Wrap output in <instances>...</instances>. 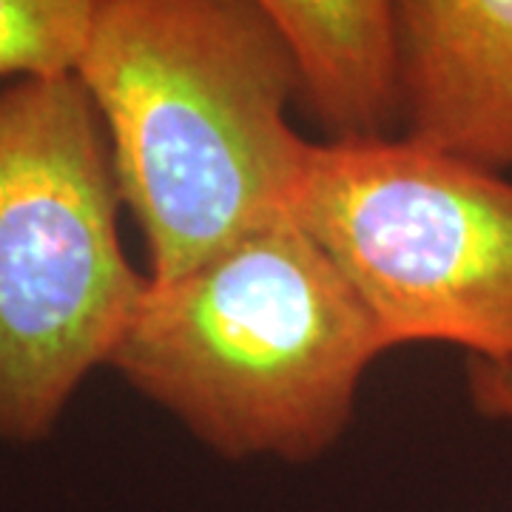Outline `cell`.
Here are the masks:
<instances>
[{
	"label": "cell",
	"mask_w": 512,
	"mask_h": 512,
	"mask_svg": "<svg viewBox=\"0 0 512 512\" xmlns=\"http://www.w3.org/2000/svg\"><path fill=\"white\" fill-rule=\"evenodd\" d=\"M299 69V103L333 143L399 134L396 0H251Z\"/></svg>",
	"instance_id": "6"
},
{
	"label": "cell",
	"mask_w": 512,
	"mask_h": 512,
	"mask_svg": "<svg viewBox=\"0 0 512 512\" xmlns=\"http://www.w3.org/2000/svg\"><path fill=\"white\" fill-rule=\"evenodd\" d=\"M103 0H0V83L74 72Z\"/></svg>",
	"instance_id": "7"
},
{
	"label": "cell",
	"mask_w": 512,
	"mask_h": 512,
	"mask_svg": "<svg viewBox=\"0 0 512 512\" xmlns=\"http://www.w3.org/2000/svg\"><path fill=\"white\" fill-rule=\"evenodd\" d=\"M384 350L348 279L285 217L148 279L109 367L217 456L305 464L345 436Z\"/></svg>",
	"instance_id": "2"
},
{
	"label": "cell",
	"mask_w": 512,
	"mask_h": 512,
	"mask_svg": "<svg viewBox=\"0 0 512 512\" xmlns=\"http://www.w3.org/2000/svg\"><path fill=\"white\" fill-rule=\"evenodd\" d=\"M291 217L333 259L384 348L512 359V180L404 134L313 143Z\"/></svg>",
	"instance_id": "4"
},
{
	"label": "cell",
	"mask_w": 512,
	"mask_h": 512,
	"mask_svg": "<svg viewBox=\"0 0 512 512\" xmlns=\"http://www.w3.org/2000/svg\"><path fill=\"white\" fill-rule=\"evenodd\" d=\"M74 74L109 131L148 279L291 217L313 143L299 69L251 0H103Z\"/></svg>",
	"instance_id": "1"
},
{
	"label": "cell",
	"mask_w": 512,
	"mask_h": 512,
	"mask_svg": "<svg viewBox=\"0 0 512 512\" xmlns=\"http://www.w3.org/2000/svg\"><path fill=\"white\" fill-rule=\"evenodd\" d=\"M399 134L512 174V0H396Z\"/></svg>",
	"instance_id": "5"
},
{
	"label": "cell",
	"mask_w": 512,
	"mask_h": 512,
	"mask_svg": "<svg viewBox=\"0 0 512 512\" xmlns=\"http://www.w3.org/2000/svg\"><path fill=\"white\" fill-rule=\"evenodd\" d=\"M467 390L478 416L493 421H512V359H467Z\"/></svg>",
	"instance_id": "8"
},
{
	"label": "cell",
	"mask_w": 512,
	"mask_h": 512,
	"mask_svg": "<svg viewBox=\"0 0 512 512\" xmlns=\"http://www.w3.org/2000/svg\"><path fill=\"white\" fill-rule=\"evenodd\" d=\"M109 131L74 72L0 83V444H35L109 367L148 276L120 239Z\"/></svg>",
	"instance_id": "3"
}]
</instances>
